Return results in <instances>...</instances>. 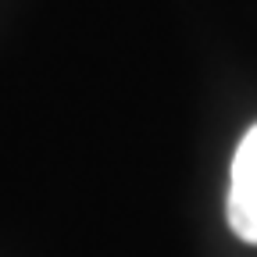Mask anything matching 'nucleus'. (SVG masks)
<instances>
[{
    "label": "nucleus",
    "instance_id": "obj_1",
    "mask_svg": "<svg viewBox=\"0 0 257 257\" xmlns=\"http://www.w3.org/2000/svg\"><path fill=\"white\" fill-rule=\"evenodd\" d=\"M232 232L243 243H257V125L239 140L229 168V197H225Z\"/></svg>",
    "mask_w": 257,
    "mask_h": 257
}]
</instances>
